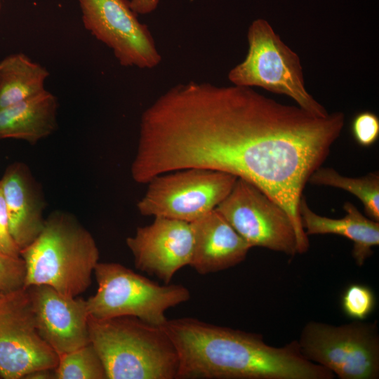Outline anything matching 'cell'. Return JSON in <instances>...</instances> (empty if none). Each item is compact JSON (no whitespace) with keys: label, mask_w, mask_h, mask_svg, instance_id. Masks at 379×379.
<instances>
[{"label":"cell","mask_w":379,"mask_h":379,"mask_svg":"<svg viewBox=\"0 0 379 379\" xmlns=\"http://www.w3.org/2000/svg\"><path fill=\"white\" fill-rule=\"evenodd\" d=\"M49 72L22 53L0 61V109L33 97L45 89Z\"/></svg>","instance_id":"cell-18"},{"label":"cell","mask_w":379,"mask_h":379,"mask_svg":"<svg viewBox=\"0 0 379 379\" xmlns=\"http://www.w3.org/2000/svg\"><path fill=\"white\" fill-rule=\"evenodd\" d=\"M25 276L22 258L0 251V293H6L24 288Z\"/></svg>","instance_id":"cell-22"},{"label":"cell","mask_w":379,"mask_h":379,"mask_svg":"<svg viewBox=\"0 0 379 379\" xmlns=\"http://www.w3.org/2000/svg\"><path fill=\"white\" fill-rule=\"evenodd\" d=\"M340 305L346 316L354 320L363 321L375 310L376 298L368 286L352 284L343 291Z\"/></svg>","instance_id":"cell-21"},{"label":"cell","mask_w":379,"mask_h":379,"mask_svg":"<svg viewBox=\"0 0 379 379\" xmlns=\"http://www.w3.org/2000/svg\"><path fill=\"white\" fill-rule=\"evenodd\" d=\"M0 295H1V293H0Z\"/></svg>","instance_id":"cell-28"},{"label":"cell","mask_w":379,"mask_h":379,"mask_svg":"<svg viewBox=\"0 0 379 379\" xmlns=\"http://www.w3.org/2000/svg\"><path fill=\"white\" fill-rule=\"evenodd\" d=\"M20 256L26 268L25 288L46 285L78 296L90 286L100 253L92 234L74 215L55 211Z\"/></svg>","instance_id":"cell-3"},{"label":"cell","mask_w":379,"mask_h":379,"mask_svg":"<svg viewBox=\"0 0 379 379\" xmlns=\"http://www.w3.org/2000/svg\"><path fill=\"white\" fill-rule=\"evenodd\" d=\"M58 354L39 335L28 290L0 295V377L22 379L39 369H55Z\"/></svg>","instance_id":"cell-10"},{"label":"cell","mask_w":379,"mask_h":379,"mask_svg":"<svg viewBox=\"0 0 379 379\" xmlns=\"http://www.w3.org/2000/svg\"><path fill=\"white\" fill-rule=\"evenodd\" d=\"M352 133L357 143L364 147L374 144L379 136V119L369 111L358 113L351 124Z\"/></svg>","instance_id":"cell-23"},{"label":"cell","mask_w":379,"mask_h":379,"mask_svg":"<svg viewBox=\"0 0 379 379\" xmlns=\"http://www.w3.org/2000/svg\"><path fill=\"white\" fill-rule=\"evenodd\" d=\"M159 0H131V9L138 15L149 14L157 9Z\"/></svg>","instance_id":"cell-25"},{"label":"cell","mask_w":379,"mask_h":379,"mask_svg":"<svg viewBox=\"0 0 379 379\" xmlns=\"http://www.w3.org/2000/svg\"><path fill=\"white\" fill-rule=\"evenodd\" d=\"M88 332L107 379H176L178 354L163 326L134 317L89 315Z\"/></svg>","instance_id":"cell-4"},{"label":"cell","mask_w":379,"mask_h":379,"mask_svg":"<svg viewBox=\"0 0 379 379\" xmlns=\"http://www.w3.org/2000/svg\"><path fill=\"white\" fill-rule=\"evenodd\" d=\"M237 177L204 168H185L151 179L137 208L142 215L165 217L192 222L227 197Z\"/></svg>","instance_id":"cell-8"},{"label":"cell","mask_w":379,"mask_h":379,"mask_svg":"<svg viewBox=\"0 0 379 379\" xmlns=\"http://www.w3.org/2000/svg\"><path fill=\"white\" fill-rule=\"evenodd\" d=\"M345 215L333 219L319 215L308 206L304 197L300 204L302 226L306 235L337 234L353 243L352 257L358 266H362L379 244V222L364 216L350 202H345Z\"/></svg>","instance_id":"cell-16"},{"label":"cell","mask_w":379,"mask_h":379,"mask_svg":"<svg viewBox=\"0 0 379 379\" xmlns=\"http://www.w3.org/2000/svg\"><path fill=\"white\" fill-rule=\"evenodd\" d=\"M252 248L298 253L293 225L285 210L254 184L237 178L215 208Z\"/></svg>","instance_id":"cell-9"},{"label":"cell","mask_w":379,"mask_h":379,"mask_svg":"<svg viewBox=\"0 0 379 379\" xmlns=\"http://www.w3.org/2000/svg\"><path fill=\"white\" fill-rule=\"evenodd\" d=\"M84 27L112 50L121 66L152 69L161 61L147 26L128 0H78Z\"/></svg>","instance_id":"cell-11"},{"label":"cell","mask_w":379,"mask_h":379,"mask_svg":"<svg viewBox=\"0 0 379 379\" xmlns=\"http://www.w3.org/2000/svg\"><path fill=\"white\" fill-rule=\"evenodd\" d=\"M247 39L248 50L245 59L228 73L232 84L260 87L290 97L299 107L316 116L328 114L307 91L298 55L282 41L266 20H253Z\"/></svg>","instance_id":"cell-6"},{"label":"cell","mask_w":379,"mask_h":379,"mask_svg":"<svg viewBox=\"0 0 379 379\" xmlns=\"http://www.w3.org/2000/svg\"><path fill=\"white\" fill-rule=\"evenodd\" d=\"M94 274L98 288L86 303L95 319L134 317L162 326L168 309L190 299L185 286L160 285L119 263L98 262Z\"/></svg>","instance_id":"cell-5"},{"label":"cell","mask_w":379,"mask_h":379,"mask_svg":"<svg viewBox=\"0 0 379 379\" xmlns=\"http://www.w3.org/2000/svg\"><path fill=\"white\" fill-rule=\"evenodd\" d=\"M58 108L56 96L44 90L0 109V140L13 138L35 144L57 128Z\"/></svg>","instance_id":"cell-17"},{"label":"cell","mask_w":379,"mask_h":379,"mask_svg":"<svg viewBox=\"0 0 379 379\" xmlns=\"http://www.w3.org/2000/svg\"><path fill=\"white\" fill-rule=\"evenodd\" d=\"M191 225L194 242L190 265L200 274L238 265L251 248L215 208Z\"/></svg>","instance_id":"cell-15"},{"label":"cell","mask_w":379,"mask_h":379,"mask_svg":"<svg viewBox=\"0 0 379 379\" xmlns=\"http://www.w3.org/2000/svg\"><path fill=\"white\" fill-rule=\"evenodd\" d=\"M0 181L10 232L21 251L37 237L44 227L46 201L43 192L29 168L20 161L7 166Z\"/></svg>","instance_id":"cell-14"},{"label":"cell","mask_w":379,"mask_h":379,"mask_svg":"<svg viewBox=\"0 0 379 379\" xmlns=\"http://www.w3.org/2000/svg\"><path fill=\"white\" fill-rule=\"evenodd\" d=\"M344 124L341 112L316 116L252 87L180 83L142 112L133 164L145 182L191 168L249 181L285 210L304 253L310 242L300 215L302 192Z\"/></svg>","instance_id":"cell-1"},{"label":"cell","mask_w":379,"mask_h":379,"mask_svg":"<svg viewBox=\"0 0 379 379\" xmlns=\"http://www.w3.org/2000/svg\"><path fill=\"white\" fill-rule=\"evenodd\" d=\"M58 357L55 379H107L102 360L91 343Z\"/></svg>","instance_id":"cell-20"},{"label":"cell","mask_w":379,"mask_h":379,"mask_svg":"<svg viewBox=\"0 0 379 379\" xmlns=\"http://www.w3.org/2000/svg\"><path fill=\"white\" fill-rule=\"evenodd\" d=\"M312 185L330 186L346 190L363 204L364 211L371 220L379 221V174L369 173L360 178L340 175L331 168L319 167L310 178Z\"/></svg>","instance_id":"cell-19"},{"label":"cell","mask_w":379,"mask_h":379,"mask_svg":"<svg viewBox=\"0 0 379 379\" xmlns=\"http://www.w3.org/2000/svg\"><path fill=\"white\" fill-rule=\"evenodd\" d=\"M26 379H53L55 378V369H39L27 374Z\"/></svg>","instance_id":"cell-26"},{"label":"cell","mask_w":379,"mask_h":379,"mask_svg":"<svg viewBox=\"0 0 379 379\" xmlns=\"http://www.w3.org/2000/svg\"><path fill=\"white\" fill-rule=\"evenodd\" d=\"M179 359L176 379H333L326 368L307 359L298 340L282 347L262 335L192 317L162 325Z\"/></svg>","instance_id":"cell-2"},{"label":"cell","mask_w":379,"mask_h":379,"mask_svg":"<svg viewBox=\"0 0 379 379\" xmlns=\"http://www.w3.org/2000/svg\"><path fill=\"white\" fill-rule=\"evenodd\" d=\"M41 337L59 355L90 343L86 300L46 285L27 288Z\"/></svg>","instance_id":"cell-13"},{"label":"cell","mask_w":379,"mask_h":379,"mask_svg":"<svg viewBox=\"0 0 379 379\" xmlns=\"http://www.w3.org/2000/svg\"><path fill=\"white\" fill-rule=\"evenodd\" d=\"M0 251L9 255H20L10 232L8 216L0 181Z\"/></svg>","instance_id":"cell-24"},{"label":"cell","mask_w":379,"mask_h":379,"mask_svg":"<svg viewBox=\"0 0 379 379\" xmlns=\"http://www.w3.org/2000/svg\"><path fill=\"white\" fill-rule=\"evenodd\" d=\"M302 355L340 379L379 378L377 321L339 326L311 321L298 340Z\"/></svg>","instance_id":"cell-7"},{"label":"cell","mask_w":379,"mask_h":379,"mask_svg":"<svg viewBox=\"0 0 379 379\" xmlns=\"http://www.w3.org/2000/svg\"><path fill=\"white\" fill-rule=\"evenodd\" d=\"M1 8H2L1 0H0V12L1 11Z\"/></svg>","instance_id":"cell-27"},{"label":"cell","mask_w":379,"mask_h":379,"mask_svg":"<svg viewBox=\"0 0 379 379\" xmlns=\"http://www.w3.org/2000/svg\"><path fill=\"white\" fill-rule=\"evenodd\" d=\"M149 225L139 227L126 243L135 267L169 284L182 267L190 265L193 251L191 222L154 217Z\"/></svg>","instance_id":"cell-12"}]
</instances>
